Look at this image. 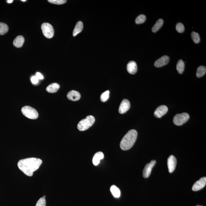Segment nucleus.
Returning a JSON list of instances; mask_svg holds the SVG:
<instances>
[{"label": "nucleus", "mask_w": 206, "mask_h": 206, "mask_svg": "<svg viewBox=\"0 0 206 206\" xmlns=\"http://www.w3.org/2000/svg\"><path fill=\"white\" fill-rule=\"evenodd\" d=\"M42 162L41 159L32 157L19 160L18 167L25 175L31 176L33 175V172L39 169Z\"/></svg>", "instance_id": "nucleus-1"}, {"label": "nucleus", "mask_w": 206, "mask_h": 206, "mask_svg": "<svg viewBox=\"0 0 206 206\" xmlns=\"http://www.w3.org/2000/svg\"><path fill=\"white\" fill-rule=\"evenodd\" d=\"M137 132L135 130H131L126 134L121 141L120 147L123 150L130 149L133 146L137 140Z\"/></svg>", "instance_id": "nucleus-2"}, {"label": "nucleus", "mask_w": 206, "mask_h": 206, "mask_svg": "<svg viewBox=\"0 0 206 206\" xmlns=\"http://www.w3.org/2000/svg\"><path fill=\"white\" fill-rule=\"evenodd\" d=\"M95 119L92 115L87 116L85 119L82 120L78 123L77 128L80 131H84L88 130L94 124Z\"/></svg>", "instance_id": "nucleus-3"}, {"label": "nucleus", "mask_w": 206, "mask_h": 206, "mask_svg": "<svg viewBox=\"0 0 206 206\" xmlns=\"http://www.w3.org/2000/svg\"><path fill=\"white\" fill-rule=\"evenodd\" d=\"M22 113L24 116L31 119H36L39 116L37 111L32 107L25 106L21 108Z\"/></svg>", "instance_id": "nucleus-4"}, {"label": "nucleus", "mask_w": 206, "mask_h": 206, "mask_svg": "<svg viewBox=\"0 0 206 206\" xmlns=\"http://www.w3.org/2000/svg\"><path fill=\"white\" fill-rule=\"evenodd\" d=\"M41 29L43 34L46 38L51 39L54 35V30L53 26L49 23H43L41 25Z\"/></svg>", "instance_id": "nucleus-5"}, {"label": "nucleus", "mask_w": 206, "mask_h": 206, "mask_svg": "<svg viewBox=\"0 0 206 206\" xmlns=\"http://www.w3.org/2000/svg\"><path fill=\"white\" fill-rule=\"evenodd\" d=\"M190 118L189 114L183 113L177 114L173 118V123L175 125L181 126L183 125L188 121Z\"/></svg>", "instance_id": "nucleus-6"}, {"label": "nucleus", "mask_w": 206, "mask_h": 206, "mask_svg": "<svg viewBox=\"0 0 206 206\" xmlns=\"http://www.w3.org/2000/svg\"><path fill=\"white\" fill-rule=\"evenodd\" d=\"M167 167L169 172L172 173L175 171L177 164V160L174 156L171 155L167 159Z\"/></svg>", "instance_id": "nucleus-7"}, {"label": "nucleus", "mask_w": 206, "mask_h": 206, "mask_svg": "<svg viewBox=\"0 0 206 206\" xmlns=\"http://www.w3.org/2000/svg\"><path fill=\"white\" fill-rule=\"evenodd\" d=\"M156 163V161L153 160H152L150 163L146 164L143 171V176L144 177L147 178L150 176L152 169Z\"/></svg>", "instance_id": "nucleus-8"}, {"label": "nucleus", "mask_w": 206, "mask_h": 206, "mask_svg": "<svg viewBox=\"0 0 206 206\" xmlns=\"http://www.w3.org/2000/svg\"><path fill=\"white\" fill-rule=\"evenodd\" d=\"M206 185V177H204L196 182L192 187L194 191H197L205 187Z\"/></svg>", "instance_id": "nucleus-9"}, {"label": "nucleus", "mask_w": 206, "mask_h": 206, "mask_svg": "<svg viewBox=\"0 0 206 206\" xmlns=\"http://www.w3.org/2000/svg\"><path fill=\"white\" fill-rule=\"evenodd\" d=\"M168 108L165 105H160L155 110L154 115L157 118H160L167 113Z\"/></svg>", "instance_id": "nucleus-10"}, {"label": "nucleus", "mask_w": 206, "mask_h": 206, "mask_svg": "<svg viewBox=\"0 0 206 206\" xmlns=\"http://www.w3.org/2000/svg\"><path fill=\"white\" fill-rule=\"evenodd\" d=\"M130 101L126 99H125L122 100L120 104L119 108V112L120 114L125 113L128 111L130 108Z\"/></svg>", "instance_id": "nucleus-11"}, {"label": "nucleus", "mask_w": 206, "mask_h": 206, "mask_svg": "<svg viewBox=\"0 0 206 206\" xmlns=\"http://www.w3.org/2000/svg\"><path fill=\"white\" fill-rule=\"evenodd\" d=\"M169 61L170 57L167 56H164L155 62L154 66L157 68L161 67L167 65Z\"/></svg>", "instance_id": "nucleus-12"}, {"label": "nucleus", "mask_w": 206, "mask_h": 206, "mask_svg": "<svg viewBox=\"0 0 206 206\" xmlns=\"http://www.w3.org/2000/svg\"><path fill=\"white\" fill-rule=\"evenodd\" d=\"M69 100L73 101H77L81 98V95L78 92L72 90L70 91L67 95Z\"/></svg>", "instance_id": "nucleus-13"}, {"label": "nucleus", "mask_w": 206, "mask_h": 206, "mask_svg": "<svg viewBox=\"0 0 206 206\" xmlns=\"http://www.w3.org/2000/svg\"><path fill=\"white\" fill-rule=\"evenodd\" d=\"M127 70L129 73L135 75L137 71V66L136 62L131 61L129 62L127 65Z\"/></svg>", "instance_id": "nucleus-14"}, {"label": "nucleus", "mask_w": 206, "mask_h": 206, "mask_svg": "<svg viewBox=\"0 0 206 206\" xmlns=\"http://www.w3.org/2000/svg\"><path fill=\"white\" fill-rule=\"evenodd\" d=\"M104 158V154L103 152H98L95 154L93 157V162L94 165L97 166L100 163V160Z\"/></svg>", "instance_id": "nucleus-15"}, {"label": "nucleus", "mask_w": 206, "mask_h": 206, "mask_svg": "<svg viewBox=\"0 0 206 206\" xmlns=\"http://www.w3.org/2000/svg\"><path fill=\"white\" fill-rule=\"evenodd\" d=\"M25 41V39L23 36H18L13 41V45L17 48H21Z\"/></svg>", "instance_id": "nucleus-16"}, {"label": "nucleus", "mask_w": 206, "mask_h": 206, "mask_svg": "<svg viewBox=\"0 0 206 206\" xmlns=\"http://www.w3.org/2000/svg\"><path fill=\"white\" fill-rule=\"evenodd\" d=\"M60 86L58 83H53L48 85L46 88V90L48 93H56L59 89Z\"/></svg>", "instance_id": "nucleus-17"}, {"label": "nucleus", "mask_w": 206, "mask_h": 206, "mask_svg": "<svg viewBox=\"0 0 206 206\" xmlns=\"http://www.w3.org/2000/svg\"><path fill=\"white\" fill-rule=\"evenodd\" d=\"M83 28V23L81 21L78 22L73 30V35L74 37L76 36L79 33L81 32Z\"/></svg>", "instance_id": "nucleus-18"}, {"label": "nucleus", "mask_w": 206, "mask_h": 206, "mask_svg": "<svg viewBox=\"0 0 206 206\" xmlns=\"http://www.w3.org/2000/svg\"><path fill=\"white\" fill-rule=\"evenodd\" d=\"M163 19H159L157 21L155 25L152 28V31L154 33H156L162 27L163 24Z\"/></svg>", "instance_id": "nucleus-19"}, {"label": "nucleus", "mask_w": 206, "mask_h": 206, "mask_svg": "<svg viewBox=\"0 0 206 206\" xmlns=\"http://www.w3.org/2000/svg\"><path fill=\"white\" fill-rule=\"evenodd\" d=\"M185 64L183 60H179L176 65V69L178 72L181 74H182L185 70Z\"/></svg>", "instance_id": "nucleus-20"}, {"label": "nucleus", "mask_w": 206, "mask_h": 206, "mask_svg": "<svg viewBox=\"0 0 206 206\" xmlns=\"http://www.w3.org/2000/svg\"><path fill=\"white\" fill-rule=\"evenodd\" d=\"M110 191L113 196L115 198H119L120 196L121 192L119 189L118 188L116 185H112L110 188Z\"/></svg>", "instance_id": "nucleus-21"}, {"label": "nucleus", "mask_w": 206, "mask_h": 206, "mask_svg": "<svg viewBox=\"0 0 206 206\" xmlns=\"http://www.w3.org/2000/svg\"><path fill=\"white\" fill-rule=\"evenodd\" d=\"M206 73V67L204 66H200L197 68L196 76L197 78H200L204 76Z\"/></svg>", "instance_id": "nucleus-22"}, {"label": "nucleus", "mask_w": 206, "mask_h": 206, "mask_svg": "<svg viewBox=\"0 0 206 206\" xmlns=\"http://www.w3.org/2000/svg\"><path fill=\"white\" fill-rule=\"evenodd\" d=\"M9 31V27L7 25L3 23H0V35L6 34Z\"/></svg>", "instance_id": "nucleus-23"}, {"label": "nucleus", "mask_w": 206, "mask_h": 206, "mask_svg": "<svg viewBox=\"0 0 206 206\" xmlns=\"http://www.w3.org/2000/svg\"><path fill=\"white\" fill-rule=\"evenodd\" d=\"M146 16L144 15H140L137 16L135 20V23L136 24H141L145 22L146 21Z\"/></svg>", "instance_id": "nucleus-24"}, {"label": "nucleus", "mask_w": 206, "mask_h": 206, "mask_svg": "<svg viewBox=\"0 0 206 206\" xmlns=\"http://www.w3.org/2000/svg\"><path fill=\"white\" fill-rule=\"evenodd\" d=\"M191 38L194 42L195 43H200V36L198 33L195 32L194 31H192L191 34Z\"/></svg>", "instance_id": "nucleus-25"}, {"label": "nucleus", "mask_w": 206, "mask_h": 206, "mask_svg": "<svg viewBox=\"0 0 206 206\" xmlns=\"http://www.w3.org/2000/svg\"><path fill=\"white\" fill-rule=\"evenodd\" d=\"M109 90H107V91L104 92L102 94L101 96H100V100L102 102L104 103L108 100L109 98Z\"/></svg>", "instance_id": "nucleus-26"}, {"label": "nucleus", "mask_w": 206, "mask_h": 206, "mask_svg": "<svg viewBox=\"0 0 206 206\" xmlns=\"http://www.w3.org/2000/svg\"><path fill=\"white\" fill-rule=\"evenodd\" d=\"M176 30L177 32L182 33L185 31V27L184 25L181 23H177L176 25Z\"/></svg>", "instance_id": "nucleus-27"}, {"label": "nucleus", "mask_w": 206, "mask_h": 206, "mask_svg": "<svg viewBox=\"0 0 206 206\" xmlns=\"http://www.w3.org/2000/svg\"><path fill=\"white\" fill-rule=\"evenodd\" d=\"M48 1L52 4L61 5L66 3V1H65V0H48Z\"/></svg>", "instance_id": "nucleus-28"}, {"label": "nucleus", "mask_w": 206, "mask_h": 206, "mask_svg": "<svg viewBox=\"0 0 206 206\" xmlns=\"http://www.w3.org/2000/svg\"><path fill=\"white\" fill-rule=\"evenodd\" d=\"M36 206H46V200L45 198L41 197L37 202Z\"/></svg>", "instance_id": "nucleus-29"}, {"label": "nucleus", "mask_w": 206, "mask_h": 206, "mask_svg": "<svg viewBox=\"0 0 206 206\" xmlns=\"http://www.w3.org/2000/svg\"><path fill=\"white\" fill-rule=\"evenodd\" d=\"M31 81L33 84L36 85L38 83L39 79L36 76H33L31 78Z\"/></svg>", "instance_id": "nucleus-30"}, {"label": "nucleus", "mask_w": 206, "mask_h": 206, "mask_svg": "<svg viewBox=\"0 0 206 206\" xmlns=\"http://www.w3.org/2000/svg\"><path fill=\"white\" fill-rule=\"evenodd\" d=\"M36 76L38 79L43 80V77L41 73L39 72H37L36 73Z\"/></svg>", "instance_id": "nucleus-31"}, {"label": "nucleus", "mask_w": 206, "mask_h": 206, "mask_svg": "<svg viewBox=\"0 0 206 206\" xmlns=\"http://www.w3.org/2000/svg\"><path fill=\"white\" fill-rule=\"evenodd\" d=\"M13 2V0H8V1H7V3H10H10H12Z\"/></svg>", "instance_id": "nucleus-32"}, {"label": "nucleus", "mask_w": 206, "mask_h": 206, "mask_svg": "<svg viewBox=\"0 0 206 206\" xmlns=\"http://www.w3.org/2000/svg\"><path fill=\"white\" fill-rule=\"evenodd\" d=\"M21 1L23 2L26 1V0H21Z\"/></svg>", "instance_id": "nucleus-33"}, {"label": "nucleus", "mask_w": 206, "mask_h": 206, "mask_svg": "<svg viewBox=\"0 0 206 206\" xmlns=\"http://www.w3.org/2000/svg\"><path fill=\"white\" fill-rule=\"evenodd\" d=\"M46 196L45 195H43V197L44 198H46Z\"/></svg>", "instance_id": "nucleus-34"}, {"label": "nucleus", "mask_w": 206, "mask_h": 206, "mask_svg": "<svg viewBox=\"0 0 206 206\" xmlns=\"http://www.w3.org/2000/svg\"><path fill=\"white\" fill-rule=\"evenodd\" d=\"M196 206H203L202 205H197Z\"/></svg>", "instance_id": "nucleus-35"}]
</instances>
